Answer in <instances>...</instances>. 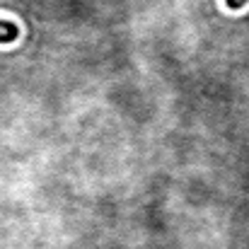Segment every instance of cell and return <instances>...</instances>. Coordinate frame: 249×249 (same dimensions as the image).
<instances>
[{"instance_id":"1","label":"cell","mask_w":249,"mask_h":249,"mask_svg":"<svg viewBox=\"0 0 249 249\" xmlns=\"http://www.w3.org/2000/svg\"><path fill=\"white\" fill-rule=\"evenodd\" d=\"M19 39V27L10 19H0V44H15Z\"/></svg>"},{"instance_id":"2","label":"cell","mask_w":249,"mask_h":249,"mask_svg":"<svg viewBox=\"0 0 249 249\" xmlns=\"http://www.w3.org/2000/svg\"><path fill=\"white\" fill-rule=\"evenodd\" d=\"M225 5H228L230 10H242L245 5H249V0H225Z\"/></svg>"}]
</instances>
